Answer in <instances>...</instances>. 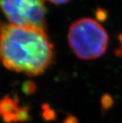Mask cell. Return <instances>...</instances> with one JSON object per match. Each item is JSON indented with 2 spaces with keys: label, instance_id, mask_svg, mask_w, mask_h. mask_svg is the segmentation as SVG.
Instances as JSON below:
<instances>
[{
  "label": "cell",
  "instance_id": "obj_1",
  "mask_svg": "<svg viewBox=\"0 0 122 123\" xmlns=\"http://www.w3.org/2000/svg\"><path fill=\"white\" fill-rule=\"evenodd\" d=\"M54 57L46 29L0 24V62L7 69L38 76L49 69Z\"/></svg>",
  "mask_w": 122,
  "mask_h": 123
},
{
  "label": "cell",
  "instance_id": "obj_2",
  "mask_svg": "<svg viewBox=\"0 0 122 123\" xmlns=\"http://www.w3.org/2000/svg\"><path fill=\"white\" fill-rule=\"evenodd\" d=\"M69 44L76 56L91 61L105 53L109 37L104 27L91 18H82L74 21L68 32Z\"/></svg>",
  "mask_w": 122,
  "mask_h": 123
},
{
  "label": "cell",
  "instance_id": "obj_3",
  "mask_svg": "<svg viewBox=\"0 0 122 123\" xmlns=\"http://www.w3.org/2000/svg\"><path fill=\"white\" fill-rule=\"evenodd\" d=\"M0 10L10 24L46 29L43 0H0Z\"/></svg>",
  "mask_w": 122,
  "mask_h": 123
},
{
  "label": "cell",
  "instance_id": "obj_4",
  "mask_svg": "<svg viewBox=\"0 0 122 123\" xmlns=\"http://www.w3.org/2000/svg\"><path fill=\"white\" fill-rule=\"evenodd\" d=\"M27 113V108L19 106L15 98L6 97L0 101V114L6 122L25 120Z\"/></svg>",
  "mask_w": 122,
  "mask_h": 123
},
{
  "label": "cell",
  "instance_id": "obj_5",
  "mask_svg": "<svg viewBox=\"0 0 122 123\" xmlns=\"http://www.w3.org/2000/svg\"><path fill=\"white\" fill-rule=\"evenodd\" d=\"M102 107L104 109H108L113 105L112 97L108 94H105L102 99Z\"/></svg>",
  "mask_w": 122,
  "mask_h": 123
},
{
  "label": "cell",
  "instance_id": "obj_6",
  "mask_svg": "<svg viewBox=\"0 0 122 123\" xmlns=\"http://www.w3.org/2000/svg\"><path fill=\"white\" fill-rule=\"evenodd\" d=\"M96 17L98 19L100 20H105L107 18V14L105 13V11L103 10H99L96 13Z\"/></svg>",
  "mask_w": 122,
  "mask_h": 123
},
{
  "label": "cell",
  "instance_id": "obj_7",
  "mask_svg": "<svg viewBox=\"0 0 122 123\" xmlns=\"http://www.w3.org/2000/svg\"><path fill=\"white\" fill-rule=\"evenodd\" d=\"M46 1L54 4V5H64L68 3L70 0H46Z\"/></svg>",
  "mask_w": 122,
  "mask_h": 123
},
{
  "label": "cell",
  "instance_id": "obj_8",
  "mask_svg": "<svg viewBox=\"0 0 122 123\" xmlns=\"http://www.w3.org/2000/svg\"><path fill=\"white\" fill-rule=\"evenodd\" d=\"M63 123H78V121H77V119L74 117L69 116V117L65 119Z\"/></svg>",
  "mask_w": 122,
  "mask_h": 123
},
{
  "label": "cell",
  "instance_id": "obj_9",
  "mask_svg": "<svg viewBox=\"0 0 122 123\" xmlns=\"http://www.w3.org/2000/svg\"><path fill=\"white\" fill-rule=\"evenodd\" d=\"M119 40H120V41H121V43H122V34L119 36Z\"/></svg>",
  "mask_w": 122,
  "mask_h": 123
}]
</instances>
